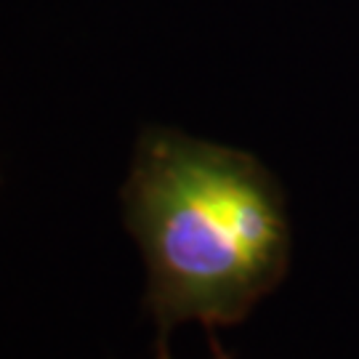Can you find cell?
Wrapping results in <instances>:
<instances>
[{
    "label": "cell",
    "mask_w": 359,
    "mask_h": 359,
    "mask_svg": "<svg viewBox=\"0 0 359 359\" xmlns=\"http://www.w3.org/2000/svg\"><path fill=\"white\" fill-rule=\"evenodd\" d=\"M120 203L147 266L144 311L157 346L184 322L205 330L243 325L287 277L285 189L256 154L144 128Z\"/></svg>",
    "instance_id": "obj_1"
},
{
    "label": "cell",
    "mask_w": 359,
    "mask_h": 359,
    "mask_svg": "<svg viewBox=\"0 0 359 359\" xmlns=\"http://www.w3.org/2000/svg\"><path fill=\"white\" fill-rule=\"evenodd\" d=\"M208 341H210V359H234L226 348L221 346L216 330H208ZM154 359H173V357H170L168 346H157V357H154Z\"/></svg>",
    "instance_id": "obj_2"
}]
</instances>
